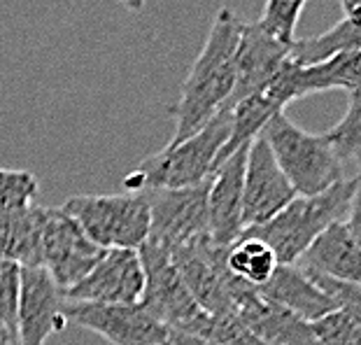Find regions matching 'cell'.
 <instances>
[{
  "instance_id": "30",
  "label": "cell",
  "mask_w": 361,
  "mask_h": 345,
  "mask_svg": "<svg viewBox=\"0 0 361 345\" xmlns=\"http://www.w3.org/2000/svg\"><path fill=\"white\" fill-rule=\"evenodd\" d=\"M352 180H355V191H352V201H350L348 217H345V224H348L355 243L361 248V157L357 159V175Z\"/></svg>"
},
{
  "instance_id": "7",
  "label": "cell",
  "mask_w": 361,
  "mask_h": 345,
  "mask_svg": "<svg viewBox=\"0 0 361 345\" xmlns=\"http://www.w3.org/2000/svg\"><path fill=\"white\" fill-rule=\"evenodd\" d=\"M37 231H40V259L54 282L68 292L103 257V248L82 231L63 208H40L35 205Z\"/></svg>"
},
{
  "instance_id": "26",
  "label": "cell",
  "mask_w": 361,
  "mask_h": 345,
  "mask_svg": "<svg viewBox=\"0 0 361 345\" xmlns=\"http://www.w3.org/2000/svg\"><path fill=\"white\" fill-rule=\"evenodd\" d=\"M19 294H21V266L17 262L0 259V322L17 332L19 320Z\"/></svg>"
},
{
  "instance_id": "33",
  "label": "cell",
  "mask_w": 361,
  "mask_h": 345,
  "mask_svg": "<svg viewBox=\"0 0 361 345\" xmlns=\"http://www.w3.org/2000/svg\"><path fill=\"white\" fill-rule=\"evenodd\" d=\"M341 7L345 17H357V14H361V0H341Z\"/></svg>"
},
{
  "instance_id": "22",
  "label": "cell",
  "mask_w": 361,
  "mask_h": 345,
  "mask_svg": "<svg viewBox=\"0 0 361 345\" xmlns=\"http://www.w3.org/2000/svg\"><path fill=\"white\" fill-rule=\"evenodd\" d=\"M280 262L273 248L266 241H261L259 236L243 234L240 238L226 248V268L245 285L259 289L271 280Z\"/></svg>"
},
{
  "instance_id": "24",
  "label": "cell",
  "mask_w": 361,
  "mask_h": 345,
  "mask_svg": "<svg viewBox=\"0 0 361 345\" xmlns=\"http://www.w3.org/2000/svg\"><path fill=\"white\" fill-rule=\"evenodd\" d=\"M37 191L40 182L30 171L0 168V214L33 208Z\"/></svg>"
},
{
  "instance_id": "15",
  "label": "cell",
  "mask_w": 361,
  "mask_h": 345,
  "mask_svg": "<svg viewBox=\"0 0 361 345\" xmlns=\"http://www.w3.org/2000/svg\"><path fill=\"white\" fill-rule=\"evenodd\" d=\"M291 44L268 35L257 24H243L235 52V87L224 110H231L235 103L261 94L275 80L280 68L287 63L291 56Z\"/></svg>"
},
{
  "instance_id": "25",
  "label": "cell",
  "mask_w": 361,
  "mask_h": 345,
  "mask_svg": "<svg viewBox=\"0 0 361 345\" xmlns=\"http://www.w3.org/2000/svg\"><path fill=\"white\" fill-rule=\"evenodd\" d=\"M308 0H266L264 14L257 21L261 30L268 35L278 37V40L291 44L296 40V26L301 19V12Z\"/></svg>"
},
{
  "instance_id": "17",
  "label": "cell",
  "mask_w": 361,
  "mask_h": 345,
  "mask_svg": "<svg viewBox=\"0 0 361 345\" xmlns=\"http://www.w3.org/2000/svg\"><path fill=\"white\" fill-rule=\"evenodd\" d=\"M296 266L319 278L361 285V248L352 238L345 219L326 226L303 252Z\"/></svg>"
},
{
  "instance_id": "34",
  "label": "cell",
  "mask_w": 361,
  "mask_h": 345,
  "mask_svg": "<svg viewBox=\"0 0 361 345\" xmlns=\"http://www.w3.org/2000/svg\"><path fill=\"white\" fill-rule=\"evenodd\" d=\"M119 3L124 5L128 12H142V7L147 0H119Z\"/></svg>"
},
{
  "instance_id": "20",
  "label": "cell",
  "mask_w": 361,
  "mask_h": 345,
  "mask_svg": "<svg viewBox=\"0 0 361 345\" xmlns=\"http://www.w3.org/2000/svg\"><path fill=\"white\" fill-rule=\"evenodd\" d=\"M361 52V14L345 17L336 26L312 37H301L291 44V61L298 66H312L336 54Z\"/></svg>"
},
{
  "instance_id": "31",
  "label": "cell",
  "mask_w": 361,
  "mask_h": 345,
  "mask_svg": "<svg viewBox=\"0 0 361 345\" xmlns=\"http://www.w3.org/2000/svg\"><path fill=\"white\" fill-rule=\"evenodd\" d=\"M166 345H219V343L207 341V339H198V336H189V334L171 332V334H168Z\"/></svg>"
},
{
  "instance_id": "5",
  "label": "cell",
  "mask_w": 361,
  "mask_h": 345,
  "mask_svg": "<svg viewBox=\"0 0 361 345\" xmlns=\"http://www.w3.org/2000/svg\"><path fill=\"white\" fill-rule=\"evenodd\" d=\"M145 266V296L142 305L171 332L207 339L214 317L194 301L187 285L175 268L171 252L154 238H147L140 248Z\"/></svg>"
},
{
  "instance_id": "8",
  "label": "cell",
  "mask_w": 361,
  "mask_h": 345,
  "mask_svg": "<svg viewBox=\"0 0 361 345\" xmlns=\"http://www.w3.org/2000/svg\"><path fill=\"white\" fill-rule=\"evenodd\" d=\"M168 252L189 294L207 315H233L231 282L235 275L226 268V248L214 245L210 236H201Z\"/></svg>"
},
{
  "instance_id": "18",
  "label": "cell",
  "mask_w": 361,
  "mask_h": 345,
  "mask_svg": "<svg viewBox=\"0 0 361 345\" xmlns=\"http://www.w3.org/2000/svg\"><path fill=\"white\" fill-rule=\"evenodd\" d=\"M259 292L268 301L282 305L310 325L338 310L334 298L296 264H280L271 275V280L259 287Z\"/></svg>"
},
{
  "instance_id": "32",
  "label": "cell",
  "mask_w": 361,
  "mask_h": 345,
  "mask_svg": "<svg viewBox=\"0 0 361 345\" xmlns=\"http://www.w3.org/2000/svg\"><path fill=\"white\" fill-rule=\"evenodd\" d=\"M0 345H21L19 334H14L12 329H7L3 322H0Z\"/></svg>"
},
{
  "instance_id": "16",
  "label": "cell",
  "mask_w": 361,
  "mask_h": 345,
  "mask_svg": "<svg viewBox=\"0 0 361 345\" xmlns=\"http://www.w3.org/2000/svg\"><path fill=\"white\" fill-rule=\"evenodd\" d=\"M247 150H238L221 161L207 187V226L212 243L219 248H228L243 236V182Z\"/></svg>"
},
{
  "instance_id": "9",
  "label": "cell",
  "mask_w": 361,
  "mask_h": 345,
  "mask_svg": "<svg viewBox=\"0 0 361 345\" xmlns=\"http://www.w3.org/2000/svg\"><path fill=\"white\" fill-rule=\"evenodd\" d=\"M63 313L68 322L103 336L112 345H166L171 334L142 303L103 305L66 298Z\"/></svg>"
},
{
  "instance_id": "12",
  "label": "cell",
  "mask_w": 361,
  "mask_h": 345,
  "mask_svg": "<svg viewBox=\"0 0 361 345\" xmlns=\"http://www.w3.org/2000/svg\"><path fill=\"white\" fill-rule=\"evenodd\" d=\"M296 196L298 194L280 171L268 143L261 135L252 140L243 182V231L266 224Z\"/></svg>"
},
{
  "instance_id": "4",
  "label": "cell",
  "mask_w": 361,
  "mask_h": 345,
  "mask_svg": "<svg viewBox=\"0 0 361 345\" xmlns=\"http://www.w3.org/2000/svg\"><path fill=\"white\" fill-rule=\"evenodd\" d=\"M271 147L275 161L298 196H314L343 182V161L324 135L296 126L280 112L259 133Z\"/></svg>"
},
{
  "instance_id": "28",
  "label": "cell",
  "mask_w": 361,
  "mask_h": 345,
  "mask_svg": "<svg viewBox=\"0 0 361 345\" xmlns=\"http://www.w3.org/2000/svg\"><path fill=\"white\" fill-rule=\"evenodd\" d=\"M310 278L334 298L336 308L341 310L343 315H348L361 329V285H345V282L319 278V275H310Z\"/></svg>"
},
{
  "instance_id": "29",
  "label": "cell",
  "mask_w": 361,
  "mask_h": 345,
  "mask_svg": "<svg viewBox=\"0 0 361 345\" xmlns=\"http://www.w3.org/2000/svg\"><path fill=\"white\" fill-rule=\"evenodd\" d=\"M207 341H214L219 345H268L266 341H261L259 336L252 334L235 315L214 317Z\"/></svg>"
},
{
  "instance_id": "3",
  "label": "cell",
  "mask_w": 361,
  "mask_h": 345,
  "mask_svg": "<svg viewBox=\"0 0 361 345\" xmlns=\"http://www.w3.org/2000/svg\"><path fill=\"white\" fill-rule=\"evenodd\" d=\"M352 191H355V180H343L322 194L296 196L266 224L245 229L243 234L259 236L261 241H266L280 264H296L326 226L348 217Z\"/></svg>"
},
{
  "instance_id": "19",
  "label": "cell",
  "mask_w": 361,
  "mask_h": 345,
  "mask_svg": "<svg viewBox=\"0 0 361 345\" xmlns=\"http://www.w3.org/2000/svg\"><path fill=\"white\" fill-rule=\"evenodd\" d=\"M343 89L361 91V52L336 54V56L319 61L312 66L294 68V98H303L322 91Z\"/></svg>"
},
{
  "instance_id": "10",
  "label": "cell",
  "mask_w": 361,
  "mask_h": 345,
  "mask_svg": "<svg viewBox=\"0 0 361 345\" xmlns=\"http://www.w3.org/2000/svg\"><path fill=\"white\" fill-rule=\"evenodd\" d=\"M207 187H210V180L187 189L147 191L149 238L161 243L166 250H173L201 236H210Z\"/></svg>"
},
{
  "instance_id": "1",
  "label": "cell",
  "mask_w": 361,
  "mask_h": 345,
  "mask_svg": "<svg viewBox=\"0 0 361 345\" xmlns=\"http://www.w3.org/2000/svg\"><path fill=\"white\" fill-rule=\"evenodd\" d=\"M240 30L243 21L228 7H221L201 54L182 82L180 101L168 107L175 117V133L168 140V147L198 133L214 114L226 107L235 87V52Z\"/></svg>"
},
{
  "instance_id": "6",
  "label": "cell",
  "mask_w": 361,
  "mask_h": 345,
  "mask_svg": "<svg viewBox=\"0 0 361 345\" xmlns=\"http://www.w3.org/2000/svg\"><path fill=\"white\" fill-rule=\"evenodd\" d=\"M61 208L103 250H137L149 238L147 194H80Z\"/></svg>"
},
{
  "instance_id": "27",
  "label": "cell",
  "mask_w": 361,
  "mask_h": 345,
  "mask_svg": "<svg viewBox=\"0 0 361 345\" xmlns=\"http://www.w3.org/2000/svg\"><path fill=\"white\" fill-rule=\"evenodd\" d=\"M314 332L322 345H361V329L341 310L314 322Z\"/></svg>"
},
{
  "instance_id": "23",
  "label": "cell",
  "mask_w": 361,
  "mask_h": 345,
  "mask_svg": "<svg viewBox=\"0 0 361 345\" xmlns=\"http://www.w3.org/2000/svg\"><path fill=\"white\" fill-rule=\"evenodd\" d=\"M338 159H359L361 157V91H352L348 112L336 126L324 133Z\"/></svg>"
},
{
  "instance_id": "13",
  "label": "cell",
  "mask_w": 361,
  "mask_h": 345,
  "mask_svg": "<svg viewBox=\"0 0 361 345\" xmlns=\"http://www.w3.org/2000/svg\"><path fill=\"white\" fill-rule=\"evenodd\" d=\"M231 305L233 315L268 345H322L314 325L268 301L257 287L238 278L231 282Z\"/></svg>"
},
{
  "instance_id": "21",
  "label": "cell",
  "mask_w": 361,
  "mask_h": 345,
  "mask_svg": "<svg viewBox=\"0 0 361 345\" xmlns=\"http://www.w3.org/2000/svg\"><path fill=\"white\" fill-rule=\"evenodd\" d=\"M0 259L17 262L19 266H42L35 205L0 214Z\"/></svg>"
},
{
  "instance_id": "11",
  "label": "cell",
  "mask_w": 361,
  "mask_h": 345,
  "mask_svg": "<svg viewBox=\"0 0 361 345\" xmlns=\"http://www.w3.org/2000/svg\"><path fill=\"white\" fill-rule=\"evenodd\" d=\"M145 296V266L137 250H105L87 278L66 292L68 301L135 305Z\"/></svg>"
},
{
  "instance_id": "2",
  "label": "cell",
  "mask_w": 361,
  "mask_h": 345,
  "mask_svg": "<svg viewBox=\"0 0 361 345\" xmlns=\"http://www.w3.org/2000/svg\"><path fill=\"white\" fill-rule=\"evenodd\" d=\"M231 135V110H221L198 133L180 145L145 157L124 178L130 194L203 185L217 168V157Z\"/></svg>"
},
{
  "instance_id": "14",
  "label": "cell",
  "mask_w": 361,
  "mask_h": 345,
  "mask_svg": "<svg viewBox=\"0 0 361 345\" xmlns=\"http://www.w3.org/2000/svg\"><path fill=\"white\" fill-rule=\"evenodd\" d=\"M66 292L44 266H21V294L17 332L21 345H44L49 336L63 332Z\"/></svg>"
}]
</instances>
